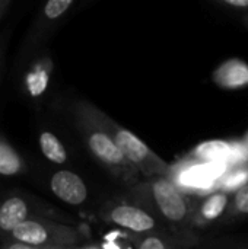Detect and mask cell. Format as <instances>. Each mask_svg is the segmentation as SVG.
Returning a JSON list of instances; mask_svg holds the SVG:
<instances>
[{
  "instance_id": "1",
  "label": "cell",
  "mask_w": 248,
  "mask_h": 249,
  "mask_svg": "<svg viewBox=\"0 0 248 249\" xmlns=\"http://www.w3.org/2000/svg\"><path fill=\"white\" fill-rule=\"evenodd\" d=\"M73 120L92 156L118 181L133 185L139 181L137 169L127 162L113 134V120L88 101L73 105Z\"/></svg>"
},
{
  "instance_id": "2",
  "label": "cell",
  "mask_w": 248,
  "mask_h": 249,
  "mask_svg": "<svg viewBox=\"0 0 248 249\" xmlns=\"http://www.w3.org/2000/svg\"><path fill=\"white\" fill-rule=\"evenodd\" d=\"M7 238L32 247L72 249L80 241V233L72 226L45 217H35L22 223Z\"/></svg>"
},
{
  "instance_id": "3",
  "label": "cell",
  "mask_w": 248,
  "mask_h": 249,
  "mask_svg": "<svg viewBox=\"0 0 248 249\" xmlns=\"http://www.w3.org/2000/svg\"><path fill=\"white\" fill-rule=\"evenodd\" d=\"M111 127L118 149L121 150L127 162L133 165L142 177L155 179L170 175L171 166L168 165V162L152 152L136 134L114 121L111 123Z\"/></svg>"
},
{
  "instance_id": "4",
  "label": "cell",
  "mask_w": 248,
  "mask_h": 249,
  "mask_svg": "<svg viewBox=\"0 0 248 249\" xmlns=\"http://www.w3.org/2000/svg\"><path fill=\"white\" fill-rule=\"evenodd\" d=\"M152 197L165 219L183 223L191 214V206L184 193L168 177L155 178L151 184Z\"/></svg>"
},
{
  "instance_id": "5",
  "label": "cell",
  "mask_w": 248,
  "mask_h": 249,
  "mask_svg": "<svg viewBox=\"0 0 248 249\" xmlns=\"http://www.w3.org/2000/svg\"><path fill=\"white\" fill-rule=\"evenodd\" d=\"M73 4V0H48L47 3H44L26 34L23 42V53L44 42L50 36L57 22L69 12Z\"/></svg>"
},
{
  "instance_id": "6",
  "label": "cell",
  "mask_w": 248,
  "mask_h": 249,
  "mask_svg": "<svg viewBox=\"0 0 248 249\" xmlns=\"http://www.w3.org/2000/svg\"><path fill=\"white\" fill-rule=\"evenodd\" d=\"M35 217H42V214L35 212L28 198L19 194L7 196L0 201V235L4 239L22 223Z\"/></svg>"
},
{
  "instance_id": "7",
  "label": "cell",
  "mask_w": 248,
  "mask_h": 249,
  "mask_svg": "<svg viewBox=\"0 0 248 249\" xmlns=\"http://www.w3.org/2000/svg\"><path fill=\"white\" fill-rule=\"evenodd\" d=\"M107 220L123 229L136 233L151 232L156 228L155 219L140 207L132 204H118L108 210Z\"/></svg>"
},
{
  "instance_id": "8",
  "label": "cell",
  "mask_w": 248,
  "mask_h": 249,
  "mask_svg": "<svg viewBox=\"0 0 248 249\" xmlns=\"http://www.w3.org/2000/svg\"><path fill=\"white\" fill-rule=\"evenodd\" d=\"M53 194L70 206H80L88 198V188L83 179L72 171H57L50 179Z\"/></svg>"
},
{
  "instance_id": "9",
  "label": "cell",
  "mask_w": 248,
  "mask_h": 249,
  "mask_svg": "<svg viewBox=\"0 0 248 249\" xmlns=\"http://www.w3.org/2000/svg\"><path fill=\"white\" fill-rule=\"evenodd\" d=\"M51 74H53V60L50 58V55H41L35 58L29 64L23 76V86L28 95L31 98L42 96L48 88Z\"/></svg>"
},
{
  "instance_id": "10",
  "label": "cell",
  "mask_w": 248,
  "mask_h": 249,
  "mask_svg": "<svg viewBox=\"0 0 248 249\" xmlns=\"http://www.w3.org/2000/svg\"><path fill=\"white\" fill-rule=\"evenodd\" d=\"M212 79L219 88L241 89L248 85V64L240 58H229L213 71Z\"/></svg>"
},
{
  "instance_id": "11",
  "label": "cell",
  "mask_w": 248,
  "mask_h": 249,
  "mask_svg": "<svg viewBox=\"0 0 248 249\" xmlns=\"http://www.w3.org/2000/svg\"><path fill=\"white\" fill-rule=\"evenodd\" d=\"M231 142L224 140H209L196 146L190 153L189 159L202 165H225L228 166V160L231 158Z\"/></svg>"
},
{
  "instance_id": "12",
  "label": "cell",
  "mask_w": 248,
  "mask_h": 249,
  "mask_svg": "<svg viewBox=\"0 0 248 249\" xmlns=\"http://www.w3.org/2000/svg\"><path fill=\"white\" fill-rule=\"evenodd\" d=\"M26 171V163L20 153L0 133V177H18Z\"/></svg>"
},
{
  "instance_id": "13",
  "label": "cell",
  "mask_w": 248,
  "mask_h": 249,
  "mask_svg": "<svg viewBox=\"0 0 248 249\" xmlns=\"http://www.w3.org/2000/svg\"><path fill=\"white\" fill-rule=\"evenodd\" d=\"M228 194L224 191H218L210 194L209 197H206L202 203V206L199 207L197 216H196V222L197 223H209L216 220L218 217H221L227 207H228Z\"/></svg>"
},
{
  "instance_id": "14",
  "label": "cell",
  "mask_w": 248,
  "mask_h": 249,
  "mask_svg": "<svg viewBox=\"0 0 248 249\" xmlns=\"http://www.w3.org/2000/svg\"><path fill=\"white\" fill-rule=\"evenodd\" d=\"M38 146H39L41 153L45 156V159H48L50 162H53L56 165H63L69 159L67 150H66L64 144L51 131L44 130V131L39 133V136H38Z\"/></svg>"
},
{
  "instance_id": "15",
  "label": "cell",
  "mask_w": 248,
  "mask_h": 249,
  "mask_svg": "<svg viewBox=\"0 0 248 249\" xmlns=\"http://www.w3.org/2000/svg\"><path fill=\"white\" fill-rule=\"evenodd\" d=\"M246 185H248V163L229 168L219 182L221 190L227 194L232 191L237 193Z\"/></svg>"
},
{
  "instance_id": "16",
  "label": "cell",
  "mask_w": 248,
  "mask_h": 249,
  "mask_svg": "<svg viewBox=\"0 0 248 249\" xmlns=\"http://www.w3.org/2000/svg\"><path fill=\"white\" fill-rule=\"evenodd\" d=\"M234 210L240 214H248V185L243 187L235 193Z\"/></svg>"
},
{
  "instance_id": "17",
  "label": "cell",
  "mask_w": 248,
  "mask_h": 249,
  "mask_svg": "<svg viewBox=\"0 0 248 249\" xmlns=\"http://www.w3.org/2000/svg\"><path fill=\"white\" fill-rule=\"evenodd\" d=\"M137 249H167V245L158 236H146L139 244V248Z\"/></svg>"
},
{
  "instance_id": "18",
  "label": "cell",
  "mask_w": 248,
  "mask_h": 249,
  "mask_svg": "<svg viewBox=\"0 0 248 249\" xmlns=\"http://www.w3.org/2000/svg\"><path fill=\"white\" fill-rule=\"evenodd\" d=\"M0 249H70V248H42V247H32V245H26L22 242H16L13 239L4 238L1 242Z\"/></svg>"
},
{
  "instance_id": "19",
  "label": "cell",
  "mask_w": 248,
  "mask_h": 249,
  "mask_svg": "<svg viewBox=\"0 0 248 249\" xmlns=\"http://www.w3.org/2000/svg\"><path fill=\"white\" fill-rule=\"evenodd\" d=\"M221 3L225 6H229V7H237V9H247L248 7V0H222Z\"/></svg>"
},
{
  "instance_id": "20",
  "label": "cell",
  "mask_w": 248,
  "mask_h": 249,
  "mask_svg": "<svg viewBox=\"0 0 248 249\" xmlns=\"http://www.w3.org/2000/svg\"><path fill=\"white\" fill-rule=\"evenodd\" d=\"M10 4H12V0H0V19L7 13Z\"/></svg>"
},
{
  "instance_id": "21",
  "label": "cell",
  "mask_w": 248,
  "mask_h": 249,
  "mask_svg": "<svg viewBox=\"0 0 248 249\" xmlns=\"http://www.w3.org/2000/svg\"><path fill=\"white\" fill-rule=\"evenodd\" d=\"M3 54H4V47H3V42L0 39V70H1V64H3Z\"/></svg>"
},
{
  "instance_id": "22",
  "label": "cell",
  "mask_w": 248,
  "mask_h": 249,
  "mask_svg": "<svg viewBox=\"0 0 248 249\" xmlns=\"http://www.w3.org/2000/svg\"><path fill=\"white\" fill-rule=\"evenodd\" d=\"M243 142H244V143H246V144H247V146H248V131H247V134L244 136V139H243Z\"/></svg>"
},
{
  "instance_id": "23",
  "label": "cell",
  "mask_w": 248,
  "mask_h": 249,
  "mask_svg": "<svg viewBox=\"0 0 248 249\" xmlns=\"http://www.w3.org/2000/svg\"><path fill=\"white\" fill-rule=\"evenodd\" d=\"M246 25H247V26H248V16H247V18H246Z\"/></svg>"
}]
</instances>
